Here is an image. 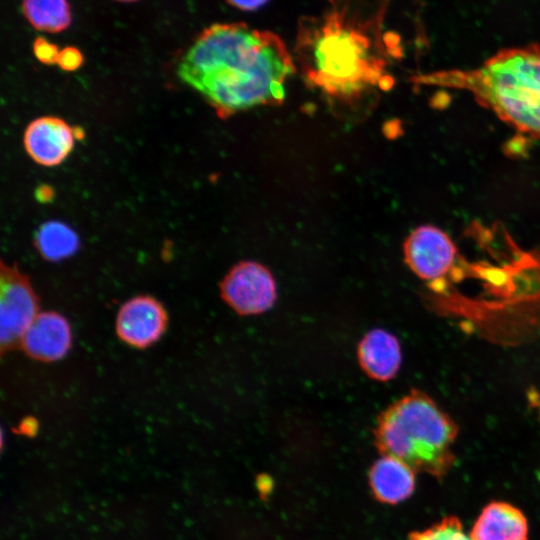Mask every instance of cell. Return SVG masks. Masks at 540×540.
I'll use <instances>...</instances> for the list:
<instances>
[{"label":"cell","mask_w":540,"mask_h":540,"mask_svg":"<svg viewBox=\"0 0 540 540\" xmlns=\"http://www.w3.org/2000/svg\"><path fill=\"white\" fill-rule=\"evenodd\" d=\"M116 1H120V2H134V1H137V0H116Z\"/></svg>","instance_id":"cell-22"},{"label":"cell","mask_w":540,"mask_h":540,"mask_svg":"<svg viewBox=\"0 0 540 540\" xmlns=\"http://www.w3.org/2000/svg\"><path fill=\"white\" fill-rule=\"evenodd\" d=\"M455 421L420 391L393 403L379 418L376 441L385 455L407 463L415 472L442 479L455 462Z\"/></svg>","instance_id":"cell-4"},{"label":"cell","mask_w":540,"mask_h":540,"mask_svg":"<svg viewBox=\"0 0 540 540\" xmlns=\"http://www.w3.org/2000/svg\"><path fill=\"white\" fill-rule=\"evenodd\" d=\"M53 190L49 186H39L36 191V197L40 202H48L53 198Z\"/></svg>","instance_id":"cell-20"},{"label":"cell","mask_w":540,"mask_h":540,"mask_svg":"<svg viewBox=\"0 0 540 540\" xmlns=\"http://www.w3.org/2000/svg\"><path fill=\"white\" fill-rule=\"evenodd\" d=\"M407 540H472L456 516H447L432 526L416 531Z\"/></svg>","instance_id":"cell-16"},{"label":"cell","mask_w":540,"mask_h":540,"mask_svg":"<svg viewBox=\"0 0 540 540\" xmlns=\"http://www.w3.org/2000/svg\"><path fill=\"white\" fill-rule=\"evenodd\" d=\"M22 9L30 24L41 31L60 32L71 23L67 0H23Z\"/></svg>","instance_id":"cell-15"},{"label":"cell","mask_w":540,"mask_h":540,"mask_svg":"<svg viewBox=\"0 0 540 540\" xmlns=\"http://www.w3.org/2000/svg\"><path fill=\"white\" fill-rule=\"evenodd\" d=\"M224 301L244 315L268 310L276 299V284L271 272L255 261L235 265L220 285Z\"/></svg>","instance_id":"cell-6"},{"label":"cell","mask_w":540,"mask_h":540,"mask_svg":"<svg viewBox=\"0 0 540 540\" xmlns=\"http://www.w3.org/2000/svg\"><path fill=\"white\" fill-rule=\"evenodd\" d=\"M80 51L74 47H66L58 54L57 64L66 71L77 69L82 63Z\"/></svg>","instance_id":"cell-18"},{"label":"cell","mask_w":540,"mask_h":540,"mask_svg":"<svg viewBox=\"0 0 540 540\" xmlns=\"http://www.w3.org/2000/svg\"><path fill=\"white\" fill-rule=\"evenodd\" d=\"M404 256L418 277L437 282L453 268L457 249L445 232L431 225H422L406 239Z\"/></svg>","instance_id":"cell-7"},{"label":"cell","mask_w":540,"mask_h":540,"mask_svg":"<svg viewBox=\"0 0 540 540\" xmlns=\"http://www.w3.org/2000/svg\"><path fill=\"white\" fill-rule=\"evenodd\" d=\"M234 7L243 10H255L262 7L269 0H227Z\"/></svg>","instance_id":"cell-19"},{"label":"cell","mask_w":540,"mask_h":540,"mask_svg":"<svg viewBox=\"0 0 540 540\" xmlns=\"http://www.w3.org/2000/svg\"><path fill=\"white\" fill-rule=\"evenodd\" d=\"M369 484L377 500L397 504L414 492L415 471L404 461L384 454L372 466Z\"/></svg>","instance_id":"cell-12"},{"label":"cell","mask_w":540,"mask_h":540,"mask_svg":"<svg viewBox=\"0 0 540 540\" xmlns=\"http://www.w3.org/2000/svg\"><path fill=\"white\" fill-rule=\"evenodd\" d=\"M167 323L164 306L154 297L140 295L120 307L115 329L121 341L131 347L145 349L161 338Z\"/></svg>","instance_id":"cell-8"},{"label":"cell","mask_w":540,"mask_h":540,"mask_svg":"<svg viewBox=\"0 0 540 540\" xmlns=\"http://www.w3.org/2000/svg\"><path fill=\"white\" fill-rule=\"evenodd\" d=\"M33 50L38 58L44 64H55L58 58L57 46L49 43L45 38L38 37L33 45Z\"/></svg>","instance_id":"cell-17"},{"label":"cell","mask_w":540,"mask_h":540,"mask_svg":"<svg viewBox=\"0 0 540 540\" xmlns=\"http://www.w3.org/2000/svg\"><path fill=\"white\" fill-rule=\"evenodd\" d=\"M72 344L71 326L61 314L39 313L23 334L20 345L31 358L43 362L62 359Z\"/></svg>","instance_id":"cell-10"},{"label":"cell","mask_w":540,"mask_h":540,"mask_svg":"<svg viewBox=\"0 0 540 540\" xmlns=\"http://www.w3.org/2000/svg\"><path fill=\"white\" fill-rule=\"evenodd\" d=\"M358 355L364 371L380 381L394 377L401 363L398 340L382 329H374L364 336L359 345Z\"/></svg>","instance_id":"cell-13"},{"label":"cell","mask_w":540,"mask_h":540,"mask_svg":"<svg viewBox=\"0 0 540 540\" xmlns=\"http://www.w3.org/2000/svg\"><path fill=\"white\" fill-rule=\"evenodd\" d=\"M38 298L29 278L17 266L1 263L0 344L5 352L20 345L38 312Z\"/></svg>","instance_id":"cell-5"},{"label":"cell","mask_w":540,"mask_h":540,"mask_svg":"<svg viewBox=\"0 0 540 540\" xmlns=\"http://www.w3.org/2000/svg\"><path fill=\"white\" fill-rule=\"evenodd\" d=\"M81 129L72 128L58 117L45 116L30 122L24 133L28 155L38 164L53 167L71 153L76 139L82 138Z\"/></svg>","instance_id":"cell-9"},{"label":"cell","mask_w":540,"mask_h":540,"mask_svg":"<svg viewBox=\"0 0 540 540\" xmlns=\"http://www.w3.org/2000/svg\"><path fill=\"white\" fill-rule=\"evenodd\" d=\"M35 245L45 259L60 261L77 251L79 239L68 225L49 221L42 224L36 232Z\"/></svg>","instance_id":"cell-14"},{"label":"cell","mask_w":540,"mask_h":540,"mask_svg":"<svg viewBox=\"0 0 540 540\" xmlns=\"http://www.w3.org/2000/svg\"><path fill=\"white\" fill-rule=\"evenodd\" d=\"M469 534L472 540H528L529 525L516 506L492 501L481 510Z\"/></svg>","instance_id":"cell-11"},{"label":"cell","mask_w":540,"mask_h":540,"mask_svg":"<svg viewBox=\"0 0 540 540\" xmlns=\"http://www.w3.org/2000/svg\"><path fill=\"white\" fill-rule=\"evenodd\" d=\"M379 39L376 15L365 17L350 4L304 19L297 58L306 81L345 103L383 88L386 63Z\"/></svg>","instance_id":"cell-2"},{"label":"cell","mask_w":540,"mask_h":540,"mask_svg":"<svg viewBox=\"0 0 540 540\" xmlns=\"http://www.w3.org/2000/svg\"><path fill=\"white\" fill-rule=\"evenodd\" d=\"M294 71V61L276 34L242 23L205 29L177 68L180 79L222 117L281 103L285 82Z\"/></svg>","instance_id":"cell-1"},{"label":"cell","mask_w":540,"mask_h":540,"mask_svg":"<svg viewBox=\"0 0 540 540\" xmlns=\"http://www.w3.org/2000/svg\"><path fill=\"white\" fill-rule=\"evenodd\" d=\"M36 423H33L32 419L25 420L23 424H21V432L28 433V432H35Z\"/></svg>","instance_id":"cell-21"},{"label":"cell","mask_w":540,"mask_h":540,"mask_svg":"<svg viewBox=\"0 0 540 540\" xmlns=\"http://www.w3.org/2000/svg\"><path fill=\"white\" fill-rule=\"evenodd\" d=\"M426 83L464 88L519 130L540 137V48L499 51L470 71L425 76Z\"/></svg>","instance_id":"cell-3"}]
</instances>
